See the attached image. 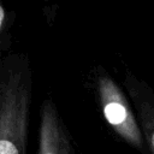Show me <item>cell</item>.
<instances>
[{"label":"cell","mask_w":154,"mask_h":154,"mask_svg":"<svg viewBox=\"0 0 154 154\" xmlns=\"http://www.w3.org/2000/svg\"><path fill=\"white\" fill-rule=\"evenodd\" d=\"M106 96H107V101L103 105V114L106 120L125 137L135 138L136 134L132 129L131 123H129V113L125 106L120 101L111 97L109 93H107Z\"/></svg>","instance_id":"cell-3"},{"label":"cell","mask_w":154,"mask_h":154,"mask_svg":"<svg viewBox=\"0 0 154 154\" xmlns=\"http://www.w3.org/2000/svg\"><path fill=\"white\" fill-rule=\"evenodd\" d=\"M152 146H153V148H154V134L152 135Z\"/></svg>","instance_id":"cell-5"},{"label":"cell","mask_w":154,"mask_h":154,"mask_svg":"<svg viewBox=\"0 0 154 154\" xmlns=\"http://www.w3.org/2000/svg\"><path fill=\"white\" fill-rule=\"evenodd\" d=\"M2 20H4V8L0 6V29H1V24H2Z\"/></svg>","instance_id":"cell-4"},{"label":"cell","mask_w":154,"mask_h":154,"mask_svg":"<svg viewBox=\"0 0 154 154\" xmlns=\"http://www.w3.org/2000/svg\"><path fill=\"white\" fill-rule=\"evenodd\" d=\"M29 90L19 83L0 88V154H25Z\"/></svg>","instance_id":"cell-1"},{"label":"cell","mask_w":154,"mask_h":154,"mask_svg":"<svg viewBox=\"0 0 154 154\" xmlns=\"http://www.w3.org/2000/svg\"><path fill=\"white\" fill-rule=\"evenodd\" d=\"M37 154H72L70 140L49 102H46L42 108Z\"/></svg>","instance_id":"cell-2"}]
</instances>
